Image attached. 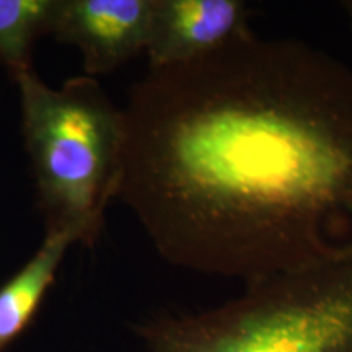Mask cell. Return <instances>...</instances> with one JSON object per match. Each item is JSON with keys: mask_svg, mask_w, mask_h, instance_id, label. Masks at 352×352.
<instances>
[{"mask_svg": "<svg viewBox=\"0 0 352 352\" xmlns=\"http://www.w3.org/2000/svg\"><path fill=\"white\" fill-rule=\"evenodd\" d=\"M153 0H57L51 34L77 47L87 76L109 74L145 51Z\"/></svg>", "mask_w": 352, "mask_h": 352, "instance_id": "obj_4", "label": "cell"}, {"mask_svg": "<svg viewBox=\"0 0 352 352\" xmlns=\"http://www.w3.org/2000/svg\"><path fill=\"white\" fill-rule=\"evenodd\" d=\"M116 199L162 258L254 277L352 256V65L254 33L131 88Z\"/></svg>", "mask_w": 352, "mask_h": 352, "instance_id": "obj_1", "label": "cell"}, {"mask_svg": "<svg viewBox=\"0 0 352 352\" xmlns=\"http://www.w3.org/2000/svg\"><path fill=\"white\" fill-rule=\"evenodd\" d=\"M139 333L148 352H352V256L254 277L226 305Z\"/></svg>", "mask_w": 352, "mask_h": 352, "instance_id": "obj_3", "label": "cell"}, {"mask_svg": "<svg viewBox=\"0 0 352 352\" xmlns=\"http://www.w3.org/2000/svg\"><path fill=\"white\" fill-rule=\"evenodd\" d=\"M240 0H153L147 52L151 69L171 67L222 50L250 33Z\"/></svg>", "mask_w": 352, "mask_h": 352, "instance_id": "obj_5", "label": "cell"}, {"mask_svg": "<svg viewBox=\"0 0 352 352\" xmlns=\"http://www.w3.org/2000/svg\"><path fill=\"white\" fill-rule=\"evenodd\" d=\"M21 129L46 232L94 245L116 199L124 153V114L90 76L59 88L34 69L13 76Z\"/></svg>", "mask_w": 352, "mask_h": 352, "instance_id": "obj_2", "label": "cell"}, {"mask_svg": "<svg viewBox=\"0 0 352 352\" xmlns=\"http://www.w3.org/2000/svg\"><path fill=\"white\" fill-rule=\"evenodd\" d=\"M57 0H0V60L12 76L32 69L34 43L51 34Z\"/></svg>", "mask_w": 352, "mask_h": 352, "instance_id": "obj_7", "label": "cell"}, {"mask_svg": "<svg viewBox=\"0 0 352 352\" xmlns=\"http://www.w3.org/2000/svg\"><path fill=\"white\" fill-rule=\"evenodd\" d=\"M72 243L65 233L46 232V239L33 258L0 287V352L6 351L33 320Z\"/></svg>", "mask_w": 352, "mask_h": 352, "instance_id": "obj_6", "label": "cell"}, {"mask_svg": "<svg viewBox=\"0 0 352 352\" xmlns=\"http://www.w3.org/2000/svg\"><path fill=\"white\" fill-rule=\"evenodd\" d=\"M347 12H349V16H351V21H352V3H347Z\"/></svg>", "mask_w": 352, "mask_h": 352, "instance_id": "obj_8", "label": "cell"}]
</instances>
